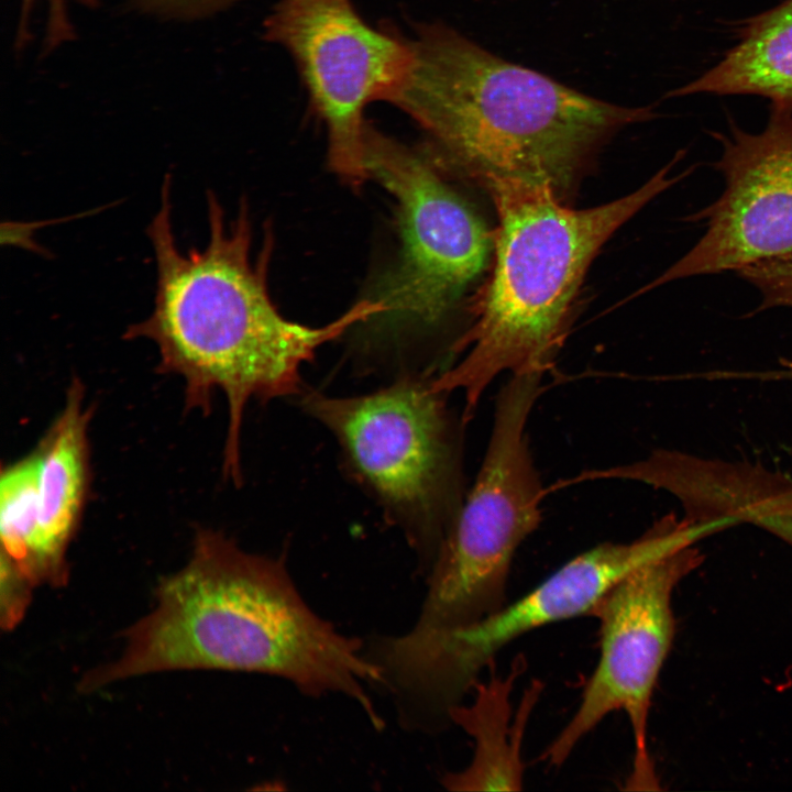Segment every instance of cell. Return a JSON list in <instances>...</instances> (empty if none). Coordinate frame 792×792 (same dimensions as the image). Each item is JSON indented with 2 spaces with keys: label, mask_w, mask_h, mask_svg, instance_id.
I'll use <instances>...</instances> for the list:
<instances>
[{
  "label": "cell",
  "mask_w": 792,
  "mask_h": 792,
  "mask_svg": "<svg viewBox=\"0 0 792 792\" xmlns=\"http://www.w3.org/2000/svg\"><path fill=\"white\" fill-rule=\"evenodd\" d=\"M170 187L167 174L160 208L146 229L156 264L153 310L131 324L124 338L156 345L158 369L183 378L187 407L207 410L212 395L222 392L229 415L223 472L240 483L246 404L298 393L300 370L318 348L387 308L381 299H363L321 327L288 320L268 292L273 235L266 232L255 257L246 201L229 222L209 191L208 242L185 253L173 231Z\"/></svg>",
  "instance_id": "cell-1"
},
{
  "label": "cell",
  "mask_w": 792,
  "mask_h": 792,
  "mask_svg": "<svg viewBox=\"0 0 792 792\" xmlns=\"http://www.w3.org/2000/svg\"><path fill=\"white\" fill-rule=\"evenodd\" d=\"M190 669L265 673L309 696L345 695L375 727L383 724L367 691L380 674L364 644L316 614L280 561L211 530L197 534L187 564L161 582L156 605L130 628L121 657L80 686Z\"/></svg>",
  "instance_id": "cell-2"
},
{
  "label": "cell",
  "mask_w": 792,
  "mask_h": 792,
  "mask_svg": "<svg viewBox=\"0 0 792 792\" xmlns=\"http://www.w3.org/2000/svg\"><path fill=\"white\" fill-rule=\"evenodd\" d=\"M407 79L391 101L430 136L431 152L490 194L544 189L563 200L594 152L652 118L505 61L442 25L421 26Z\"/></svg>",
  "instance_id": "cell-3"
},
{
  "label": "cell",
  "mask_w": 792,
  "mask_h": 792,
  "mask_svg": "<svg viewBox=\"0 0 792 792\" xmlns=\"http://www.w3.org/2000/svg\"><path fill=\"white\" fill-rule=\"evenodd\" d=\"M680 158L678 153L637 190L588 209L568 208L544 189L491 194L499 219L494 272L475 322L452 346L466 354L433 378L437 391L463 394L464 422L502 373L552 366L593 258L619 227L692 170L670 177Z\"/></svg>",
  "instance_id": "cell-4"
},
{
  "label": "cell",
  "mask_w": 792,
  "mask_h": 792,
  "mask_svg": "<svg viewBox=\"0 0 792 792\" xmlns=\"http://www.w3.org/2000/svg\"><path fill=\"white\" fill-rule=\"evenodd\" d=\"M682 544L678 529L660 519L629 542H604L574 557L529 593L468 627L375 636L366 657L380 673L407 730L440 733L451 711L479 682L499 651L547 625L591 615L600 600L636 569Z\"/></svg>",
  "instance_id": "cell-5"
},
{
  "label": "cell",
  "mask_w": 792,
  "mask_h": 792,
  "mask_svg": "<svg viewBox=\"0 0 792 792\" xmlns=\"http://www.w3.org/2000/svg\"><path fill=\"white\" fill-rule=\"evenodd\" d=\"M543 374H510L499 389L482 465L428 572L427 593L410 630L468 627L507 604L514 557L538 528L547 492L527 433Z\"/></svg>",
  "instance_id": "cell-6"
},
{
  "label": "cell",
  "mask_w": 792,
  "mask_h": 792,
  "mask_svg": "<svg viewBox=\"0 0 792 792\" xmlns=\"http://www.w3.org/2000/svg\"><path fill=\"white\" fill-rule=\"evenodd\" d=\"M433 378L404 377L367 395L315 393L304 400L405 527L427 574L464 501L459 430Z\"/></svg>",
  "instance_id": "cell-7"
},
{
  "label": "cell",
  "mask_w": 792,
  "mask_h": 792,
  "mask_svg": "<svg viewBox=\"0 0 792 792\" xmlns=\"http://www.w3.org/2000/svg\"><path fill=\"white\" fill-rule=\"evenodd\" d=\"M693 544L636 569L613 586L590 616L600 623V657L571 719L541 755L549 766L566 761L581 740L607 715H627L634 740L627 790H657L648 746L653 691L675 630L672 596L700 563Z\"/></svg>",
  "instance_id": "cell-8"
},
{
  "label": "cell",
  "mask_w": 792,
  "mask_h": 792,
  "mask_svg": "<svg viewBox=\"0 0 792 792\" xmlns=\"http://www.w3.org/2000/svg\"><path fill=\"white\" fill-rule=\"evenodd\" d=\"M265 35L297 65L328 131L329 167L360 188L369 178L363 110L400 90L413 64L410 42L367 24L352 0H279Z\"/></svg>",
  "instance_id": "cell-9"
},
{
  "label": "cell",
  "mask_w": 792,
  "mask_h": 792,
  "mask_svg": "<svg viewBox=\"0 0 792 792\" xmlns=\"http://www.w3.org/2000/svg\"><path fill=\"white\" fill-rule=\"evenodd\" d=\"M365 164L394 198L399 263L378 298L386 314L439 320L486 266L492 239L480 216L427 155L366 124Z\"/></svg>",
  "instance_id": "cell-10"
},
{
  "label": "cell",
  "mask_w": 792,
  "mask_h": 792,
  "mask_svg": "<svg viewBox=\"0 0 792 792\" xmlns=\"http://www.w3.org/2000/svg\"><path fill=\"white\" fill-rule=\"evenodd\" d=\"M713 135L723 147L714 165L725 177V189L692 217L706 219L702 238L644 292L792 255V109L771 107L759 133L732 122L728 134Z\"/></svg>",
  "instance_id": "cell-11"
},
{
  "label": "cell",
  "mask_w": 792,
  "mask_h": 792,
  "mask_svg": "<svg viewBox=\"0 0 792 792\" xmlns=\"http://www.w3.org/2000/svg\"><path fill=\"white\" fill-rule=\"evenodd\" d=\"M84 389L73 381L65 406L34 450L36 534L29 578L34 586L67 581V549L78 528L89 485Z\"/></svg>",
  "instance_id": "cell-12"
},
{
  "label": "cell",
  "mask_w": 792,
  "mask_h": 792,
  "mask_svg": "<svg viewBox=\"0 0 792 792\" xmlns=\"http://www.w3.org/2000/svg\"><path fill=\"white\" fill-rule=\"evenodd\" d=\"M487 681L479 682L470 704H460L450 713L452 725L461 727L474 741L468 767L447 773L441 784L450 791H518L522 789L525 763L521 758L524 735L531 712L543 689L534 680L525 691L514 715L512 693L516 680L526 669V659L518 654L512 669L498 675L488 666Z\"/></svg>",
  "instance_id": "cell-13"
},
{
  "label": "cell",
  "mask_w": 792,
  "mask_h": 792,
  "mask_svg": "<svg viewBox=\"0 0 792 792\" xmlns=\"http://www.w3.org/2000/svg\"><path fill=\"white\" fill-rule=\"evenodd\" d=\"M700 94L755 95L792 109V0L746 20L723 58L670 96Z\"/></svg>",
  "instance_id": "cell-14"
},
{
  "label": "cell",
  "mask_w": 792,
  "mask_h": 792,
  "mask_svg": "<svg viewBox=\"0 0 792 792\" xmlns=\"http://www.w3.org/2000/svg\"><path fill=\"white\" fill-rule=\"evenodd\" d=\"M761 294L758 309L792 307V255L760 261L737 271Z\"/></svg>",
  "instance_id": "cell-15"
},
{
  "label": "cell",
  "mask_w": 792,
  "mask_h": 792,
  "mask_svg": "<svg viewBox=\"0 0 792 792\" xmlns=\"http://www.w3.org/2000/svg\"><path fill=\"white\" fill-rule=\"evenodd\" d=\"M38 0H22L20 28L28 29L31 11ZM86 4H94L96 0H81ZM47 7V31L46 34L51 40L61 41L67 38L73 33L67 14L66 0H45Z\"/></svg>",
  "instance_id": "cell-16"
},
{
  "label": "cell",
  "mask_w": 792,
  "mask_h": 792,
  "mask_svg": "<svg viewBox=\"0 0 792 792\" xmlns=\"http://www.w3.org/2000/svg\"><path fill=\"white\" fill-rule=\"evenodd\" d=\"M152 9L177 14L199 15L220 8L230 0H142Z\"/></svg>",
  "instance_id": "cell-17"
},
{
  "label": "cell",
  "mask_w": 792,
  "mask_h": 792,
  "mask_svg": "<svg viewBox=\"0 0 792 792\" xmlns=\"http://www.w3.org/2000/svg\"><path fill=\"white\" fill-rule=\"evenodd\" d=\"M783 540L792 546V517L788 518L781 529Z\"/></svg>",
  "instance_id": "cell-18"
}]
</instances>
